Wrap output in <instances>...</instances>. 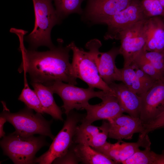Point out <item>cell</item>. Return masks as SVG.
I'll return each mask as SVG.
<instances>
[{"instance_id": "9a60e30c", "label": "cell", "mask_w": 164, "mask_h": 164, "mask_svg": "<svg viewBox=\"0 0 164 164\" xmlns=\"http://www.w3.org/2000/svg\"><path fill=\"white\" fill-rule=\"evenodd\" d=\"M119 54V47H114L107 52H100L97 60L99 74L108 85L115 81L122 82L121 69L117 67L115 62Z\"/></svg>"}, {"instance_id": "30bf717a", "label": "cell", "mask_w": 164, "mask_h": 164, "mask_svg": "<svg viewBox=\"0 0 164 164\" xmlns=\"http://www.w3.org/2000/svg\"><path fill=\"white\" fill-rule=\"evenodd\" d=\"M139 118L147 124L164 112V79L156 81L146 92L139 96Z\"/></svg>"}, {"instance_id": "d6986e66", "label": "cell", "mask_w": 164, "mask_h": 164, "mask_svg": "<svg viewBox=\"0 0 164 164\" xmlns=\"http://www.w3.org/2000/svg\"><path fill=\"white\" fill-rule=\"evenodd\" d=\"M80 162L87 164H117L107 156L90 146L85 144H77L72 146Z\"/></svg>"}, {"instance_id": "7a4b0ae2", "label": "cell", "mask_w": 164, "mask_h": 164, "mask_svg": "<svg viewBox=\"0 0 164 164\" xmlns=\"http://www.w3.org/2000/svg\"><path fill=\"white\" fill-rule=\"evenodd\" d=\"M102 44L96 39L86 45L88 50L85 51L77 47L72 42L68 45L73 52L71 64L77 78L87 84L89 87L97 88L115 95V92L100 77L96 65V61L100 52Z\"/></svg>"}, {"instance_id": "44dd1931", "label": "cell", "mask_w": 164, "mask_h": 164, "mask_svg": "<svg viewBox=\"0 0 164 164\" xmlns=\"http://www.w3.org/2000/svg\"><path fill=\"white\" fill-rule=\"evenodd\" d=\"M122 82L130 90L140 96L147 91L132 64L121 69Z\"/></svg>"}, {"instance_id": "ffe728a7", "label": "cell", "mask_w": 164, "mask_h": 164, "mask_svg": "<svg viewBox=\"0 0 164 164\" xmlns=\"http://www.w3.org/2000/svg\"><path fill=\"white\" fill-rule=\"evenodd\" d=\"M162 155L151 151L150 148L144 150L140 149L131 157L124 161L123 164H161Z\"/></svg>"}, {"instance_id": "f1b7e54d", "label": "cell", "mask_w": 164, "mask_h": 164, "mask_svg": "<svg viewBox=\"0 0 164 164\" xmlns=\"http://www.w3.org/2000/svg\"><path fill=\"white\" fill-rule=\"evenodd\" d=\"M143 126L144 130L140 133L139 138H143L150 132L164 127V112L150 122L143 125Z\"/></svg>"}, {"instance_id": "603a6c76", "label": "cell", "mask_w": 164, "mask_h": 164, "mask_svg": "<svg viewBox=\"0 0 164 164\" xmlns=\"http://www.w3.org/2000/svg\"><path fill=\"white\" fill-rule=\"evenodd\" d=\"M24 87L18 99L23 102L28 107L34 110L36 112L44 113L40 100L34 91L29 87L26 79H25Z\"/></svg>"}, {"instance_id": "d6a6232c", "label": "cell", "mask_w": 164, "mask_h": 164, "mask_svg": "<svg viewBox=\"0 0 164 164\" xmlns=\"http://www.w3.org/2000/svg\"><path fill=\"white\" fill-rule=\"evenodd\" d=\"M159 1L164 9V0H159Z\"/></svg>"}, {"instance_id": "5bb4252c", "label": "cell", "mask_w": 164, "mask_h": 164, "mask_svg": "<svg viewBox=\"0 0 164 164\" xmlns=\"http://www.w3.org/2000/svg\"><path fill=\"white\" fill-rule=\"evenodd\" d=\"M110 127L108 137L121 140L131 139L133 135L141 133L144 130L143 124L139 118L123 114L108 120Z\"/></svg>"}, {"instance_id": "9c48e42d", "label": "cell", "mask_w": 164, "mask_h": 164, "mask_svg": "<svg viewBox=\"0 0 164 164\" xmlns=\"http://www.w3.org/2000/svg\"><path fill=\"white\" fill-rule=\"evenodd\" d=\"M148 18L141 2L134 0L126 8L106 21L103 24L108 26L104 36L105 39H117L119 33L133 24Z\"/></svg>"}, {"instance_id": "d4e9b609", "label": "cell", "mask_w": 164, "mask_h": 164, "mask_svg": "<svg viewBox=\"0 0 164 164\" xmlns=\"http://www.w3.org/2000/svg\"><path fill=\"white\" fill-rule=\"evenodd\" d=\"M103 121L101 125L102 129L99 132L79 144H86L93 148L100 147L104 145L107 142L109 132L110 125L108 121Z\"/></svg>"}, {"instance_id": "83f0119b", "label": "cell", "mask_w": 164, "mask_h": 164, "mask_svg": "<svg viewBox=\"0 0 164 164\" xmlns=\"http://www.w3.org/2000/svg\"><path fill=\"white\" fill-rule=\"evenodd\" d=\"M141 2L147 18L162 15L164 9L159 0H142Z\"/></svg>"}, {"instance_id": "3957f363", "label": "cell", "mask_w": 164, "mask_h": 164, "mask_svg": "<svg viewBox=\"0 0 164 164\" xmlns=\"http://www.w3.org/2000/svg\"><path fill=\"white\" fill-rule=\"evenodd\" d=\"M34 8L35 22L34 29L24 39L29 45V49L36 50L45 46L50 49L55 46L51 39V32L54 26L60 23L52 3L53 0H32Z\"/></svg>"}, {"instance_id": "e0dca14e", "label": "cell", "mask_w": 164, "mask_h": 164, "mask_svg": "<svg viewBox=\"0 0 164 164\" xmlns=\"http://www.w3.org/2000/svg\"><path fill=\"white\" fill-rule=\"evenodd\" d=\"M115 92L124 112L130 116L139 118L141 97L130 90L123 83L113 82L109 85Z\"/></svg>"}, {"instance_id": "4dcf8cb0", "label": "cell", "mask_w": 164, "mask_h": 164, "mask_svg": "<svg viewBox=\"0 0 164 164\" xmlns=\"http://www.w3.org/2000/svg\"><path fill=\"white\" fill-rule=\"evenodd\" d=\"M131 64L133 65L137 76L147 91L152 87L156 81L135 64L133 63Z\"/></svg>"}, {"instance_id": "484cf974", "label": "cell", "mask_w": 164, "mask_h": 164, "mask_svg": "<svg viewBox=\"0 0 164 164\" xmlns=\"http://www.w3.org/2000/svg\"><path fill=\"white\" fill-rule=\"evenodd\" d=\"M132 63L135 64L156 81L164 79V77L140 53L135 58Z\"/></svg>"}, {"instance_id": "f546056e", "label": "cell", "mask_w": 164, "mask_h": 164, "mask_svg": "<svg viewBox=\"0 0 164 164\" xmlns=\"http://www.w3.org/2000/svg\"><path fill=\"white\" fill-rule=\"evenodd\" d=\"M79 162L71 145L65 154L55 159L53 163V164H78Z\"/></svg>"}, {"instance_id": "1f68e13d", "label": "cell", "mask_w": 164, "mask_h": 164, "mask_svg": "<svg viewBox=\"0 0 164 164\" xmlns=\"http://www.w3.org/2000/svg\"><path fill=\"white\" fill-rule=\"evenodd\" d=\"M6 119L3 117L0 116V138L5 135V133L4 130V124L7 122Z\"/></svg>"}, {"instance_id": "ba28073f", "label": "cell", "mask_w": 164, "mask_h": 164, "mask_svg": "<svg viewBox=\"0 0 164 164\" xmlns=\"http://www.w3.org/2000/svg\"><path fill=\"white\" fill-rule=\"evenodd\" d=\"M146 19L130 26L118 36L117 39L120 40L121 43L119 53L123 57L124 67L131 65L138 56L145 50L144 24Z\"/></svg>"}, {"instance_id": "4fadbf2b", "label": "cell", "mask_w": 164, "mask_h": 164, "mask_svg": "<svg viewBox=\"0 0 164 164\" xmlns=\"http://www.w3.org/2000/svg\"><path fill=\"white\" fill-rule=\"evenodd\" d=\"M120 141L114 144L106 142L103 145L94 148L115 161L122 163L139 149V147L150 148L151 142L148 135L142 138H138L135 142Z\"/></svg>"}, {"instance_id": "ac0fdd59", "label": "cell", "mask_w": 164, "mask_h": 164, "mask_svg": "<svg viewBox=\"0 0 164 164\" xmlns=\"http://www.w3.org/2000/svg\"><path fill=\"white\" fill-rule=\"evenodd\" d=\"M31 85L40 100L44 113L50 114L54 119L63 121L62 111L55 102L53 92L41 83L31 82Z\"/></svg>"}, {"instance_id": "8fae6325", "label": "cell", "mask_w": 164, "mask_h": 164, "mask_svg": "<svg viewBox=\"0 0 164 164\" xmlns=\"http://www.w3.org/2000/svg\"><path fill=\"white\" fill-rule=\"evenodd\" d=\"M134 0H87V18L95 23L103 24L128 7Z\"/></svg>"}, {"instance_id": "8992f818", "label": "cell", "mask_w": 164, "mask_h": 164, "mask_svg": "<svg viewBox=\"0 0 164 164\" xmlns=\"http://www.w3.org/2000/svg\"><path fill=\"white\" fill-rule=\"evenodd\" d=\"M45 85L61 98L63 102L62 107L67 115L73 109H84L91 99L97 97L101 99L108 93L102 90L96 91L94 88L89 87L87 88L79 87L60 81H53Z\"/></svg>"}, {"instance_id": "e575fe53", "label": "cell", "mask_w": 164, "mask_h": 164, "mask_svg": "<svg viewBox=\"0 0 164 164\" xmlns=\"http://www.w3.org/2000/svg\"><path fill=\"white\" fill-rule=\"evenodd\" d=\"M163 128H164V127H163Z\"/></svg>"}, {"instance_id": "52a82bcc", "label": "cell", "mask_w": 164, "mask_h": 164, "mask_svg": "<svg viewBox=\"0 0 164 164\" xmlns=\"http://www.w3.org/2000/svg\"><path fill=\"white\" fill-rule=\"evenodd\" d=\"M82 119L79 114L73 110L70 111L67 115L63 128L53 140L48 150L36 158L34 163L50 164L55 159L65 154L72 145L78 124Z\"/></svg>"}, {"instance_id": "7c38bea8", "label": "cell", "mask_w": 164, "mask_h": 164, "mask_svg": "<svg viewBox=\"0 0 164 164\" xmlns=\"http://www.w3.org/2000/svg\"><path fill=\"white\" fill-rule=\"evenodd\" d=\"M101 100L102 102L99 104L89 103L85 107L87 114L81 120V122L91 124L98 120H108L124 113L115 95L107 93Z\"/></svg>"}, {"instance_id": "7402d4cb", "label": "cell", "mask_w": 164, "mask_h": 164, "mask_svg": "<svg viewBox=\"0 0 164 164\" xmlns=\"http://www.w3.org/2000/svg\"><path fill=\"white\" fill-rule=\"evenodd\" d=\"M84 0H53L56 12L61 20L72 13L82 14L81 5Z\"/></svg>"}, {"instance_id": "5b68a950", "label": "cell", "mask_w": 164, "mask_h": 164, "mask_svg": "<svg viewBox=\"0 0 164 164\" xmlns=\"http://www.w3.org/2000/svg\"><path fill=\"white\" fill-rule=\"evenodd\" d=\"M3 110L0 116L14 127L13 133L21 136L28 137L36 134L47 136L53 140L55 138L50 129L52 121H47L42 114L34 113L33 110L26 106L16 113H11L5 102L2 101Z\"/></svg>"}, {"instance_id": "cb8c5ba5", "label": "cell", "mask_w": 164, "mask_h": 164, "mask_svg": "<svg viewBox=\"0 0 164 164\" xmlns=\"http://www.w3.org/2000/svg\"><path fill=\"white\" fill-rule=\"evenodd\" d=\"M102 129V125L98 127L91 124L81 122L77 128L74 136L75 142L77 144L80 143L84 140L99 132Z\"/></svg>"}, {"instance_id": "6da1fadb", "label": "cell", "mask_w": 164, "mask_h": 164, "mask_svg": "<svg viewBox=\"0 0 164 164\" xmlns=\"http://www.w3.org/2000/svg\"><path fill=\"white\" fill-rule=\"evenodd\" d=\"M19 50L22 61L18 71L29 74L31 82L46 85L56 81H60L76 85L77 78L71 63L69 62L68 45L63 46V40H57L58 45L46 51L26 49L24 44V36L19 34Z\"/></svg>"}, {"instance_id": "836d02e7", "label": "cell", "mask_w": 164, "mask_h": 164, "mask_svg": "<svg viewBox=\"0 0 164 164\" xmlns=\"http://www.w3.org/2000/svg\"><path fill=\"white\" fill-rule=\"evenodd\" d=\"M162 16H164V10H163V15H162Z\"/></svg>"}, {"instance_id": "2e32d148", "label": "cell", "mask_w": 164, "mask_h": 164, "mask_svg": "<svg viewBox=\"0 0 164 164\" xmlns=\"http://www.w3.org/2000/svg\"><path fill=\"white\" fill-rule=\"evenodd\" d=\"M147 51L164 52V22L158 16L146 19L144 24Z\"/></svg>"}, {"instance_id": "277c9868", "label": "cell", "mask_w": 164, "mask_h": 164, "mask_svg": "<svg viewBox=\"0 0 164 164\" xmlns=\"http://www.w3.org/2000/svg\"><path fill=\"white\" fill-rule=\"evenodd\" d=\"M45 136L24 137L13 132L3 137L0 146L4 154L14 164H32L37 152L43 147L48 145Z\"/></svg>"}, {"instance_id": "4316f807", "label": "cell", "mask_w": 164, "mask_h": 164, "mask_svg": "<svg viewBox=\"0 0 164 164\" xmlns=\"http://www.w3.org/2000/svg\"><path fill=\"white\" fill-rule=\"evenodd\" d=\"M140 54L164 77V52L148 51L144 50Z\"/></svg>"}]
</instances>
